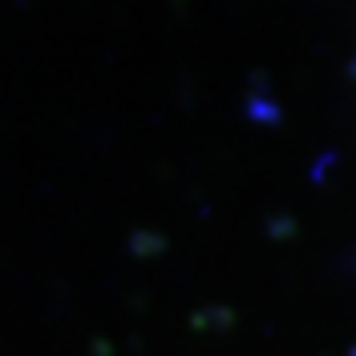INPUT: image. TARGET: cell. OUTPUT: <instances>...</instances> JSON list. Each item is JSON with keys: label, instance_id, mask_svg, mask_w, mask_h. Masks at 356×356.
I'll return each mask as SVG.
<instances>
[]
</instances>
